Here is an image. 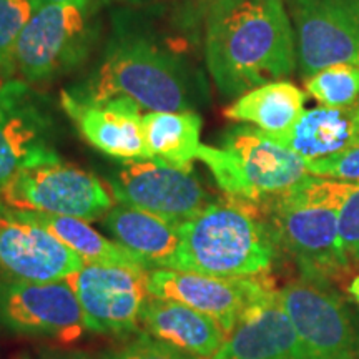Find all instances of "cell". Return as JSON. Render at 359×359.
I'll list each match as a JSON object with an SVG mask.
<instances>
[{
  "label": "cell",
  "mask_w": 359,
  "mask_h": 359,
  "mask_svg": "<svg viewBox=\"0 0 359 359\" xmlns=\"http://www.w3.org/2000/svg\"><path fill=\"white\" fill-rule=\"evenodd\" d=\"M205 55L226 98L288 77L298 53L283 0H218L206 13Z\"/></svg>",
  "instance_id": "cell-1"
},
{
  "label": "cell",
  "mask_w": 359,
  "mask_h": 359,
  "mask_svg": "<svg viewBox=\"0 0 359 359\" xmlns=\"http://www.w3.org/2000/svg\"><path fill=\"white\" fill-rule=\"evenodd\" d=\"M358 183L308 175L290 190L259 201L276 248L294 259L302 278L331 283L351 266L339 231V210Z\"/></svg>",
  "instance_id": "cell-2"
},
{
  "label": "cell",
  "mask_w": 359,
  "mask_h": 359,
  "mask_svg": "<svg viewBox=\"0 0 359 359\" xmlns=\"http://www.w3.org/2000/svg\"><path fill=\"white\" fill-rule=\"evenodd\" d=\"M180 233L182 243L167 269L212 276H262L275 259V240L258 218L257 203L251 201H213L180 224Z\"/></svg>",
  "instance_id": "cell-3"
},
{
  "label": "cell",
  "mask_w": 359,
  "mask_h": 359,
  "mask_svg": "<svg viewBox=\"0 0 359 359\" xmlns=\"http://www.w3.org/2000/svg\"><path fill=\"white\" fill-rule=\"evenodd\" d=\"M69 93L82 100L127 97L150 111H183L195 105L196 88L182 58L130 34L111 40L95 72Z\"/></svg>",
  "instance_id": "cell-4"
},
{
  "label": "cell",
  "mask_w": 359,
  "mask_h": 359,
  "mask_svg": "<svg viewBox=\"0 0 359 359\" xmlns=\"http://www.w3.org/2000/svg\"><path fill=\"white\" fill-rule=\"evenodd\" d=\"M196 158L230 198L251 203L290 190L309 175L302 156L253 127L231 128L223 148L201 145Z\"/></svg>",
  "instance_id": "cell-5"
},
{
  "label": "cell",
  "mask_w": 359,
  "mask_h": 359,
  "mask_svg": "<svg viewBox=\"0 0 359 359\" xmlns=\"http://www.w3.org/2000/svg\"><path fill=\"white\" fill-rule=\"evenodd\" d=\"M98 34L95 0L42 4L22 30L15 70L25 82H48L83 64Z\"/></svg>",
  "instance_id": "cell-6"
},
{
  "label": "cell",
  "mask_w": 359,
  "mask_h": 359,
  "mask_svg": "<svg viewBox=\"0 0 359 359\" xmlns=\"http://www.w3.org/2000/svg\"><path fill=\"white\" fill-rule=\"evenodd\" d=\"M306 359H359V325L331 283L299 278L278 291Z\"/></svg>",
  "instance_id": "cell-7"
},
{
  "label": "cell",
  "mask_w": 359,
  "mask_h": 359,
  "mask_svg": "<svg viewBox=\"0 0 359 359\" xmlns=\"http://www.w3.org/2000/svg\"><path fill=\"white\" fill-rule=\"evenodd\" d=\"M4 205L25 212L95 222L114 208V196L95 175L62 160L20 170L0 191Z\"/></svg>",
  "instance_id": "cell-8"
},
{
  "label": "cell",
  "mask_w": 359,
  "mask_h": 359,
  "mask_svg": "<svg viewBox=\"0 0 359 359\" xmlns=\"http://www.w3.org/2000/svg\"><path fill=\"white\" fill-rule=\"evenodd\" d=\"M148 271L111 263H85L70 281L83 313L85 327L98 334L138 330L148 298Z\"/></svg>",
  "instance_id": "cell-9"
},
{
  "label": "cell",
  "mask_w": 359,
  "mask_h": 359,
  "mask_svg": "<svg viewBox=\"0 0 359 359\" xmlns=\"http://www.w3.org/2000/svg\"><path fill=\"white\" fill-rule=\"evenodd\" d=\"M150 296L175 299L217 320L230 334L255 304L276 293L271 281L259 276H212L156 268L147 275Z\"/></svg>",
  "instance_id": "cell-10"
},
{
  "label": "cell",
  "mask_w": 359,
  "mask_h": 359,
  "mask_svg": "<svg viewBox=\"0 0 359 359\" xmlns=\"http://www.w3.org/2000/svg\"><path fill=\"white\" fill-rule=\"evenodd\" d=\"M0 330L74 343L87 327L69 280L0 281Z\"/></svg>",
  "instance_id": "cell-11"
},
{
  "label": "cell",
  "mask_w": 359,
  "mask_h": 359,
  "mask_svg": "<svg viewBox=\"0 0 359 359\" xmlns=\"http://www.w3.org/2000/svg\"><path fill=\"white\" fill-rule=\"evenodd\" d=\"M304 79L331 65L359 67V0H290Z\"/></svg>",
  "instance_id": "cell-12"
},
{
  "label": "cell",
  "mask_w": 359,
  "mask_h": 359,
  "mask_svg": "<svg viewBox=\"0 0 359 359\" xmlns=\"http://www.w3.org/2000/svg\"><path fill=\"white\" fill-rule=\"evenodd\" d=\"M85 263L24 210L0 201V281H60Z\"/></svg>",
  "instance_id": "cell-13"
},
{
  "label": "cell",
  "mask_w": 359,
  "mask_h": 359,
  "mask_svg": "<svg viewBox=\"0 0 359 359\" xmlns=\"http://www.w3.org/2000/svg\"><path fill=\"white\" fill-rule=\"evenodd\" d=\"M110 187L118 203L175 224H183L213 203L191 172L173 168L156 158L125 161L110 180Z\"/></svg>",
  "instance_id": "cell-14"
},
{
  "label": "cell",
  "mask_w": 359,
  "mask_h": 359,
  "mask_svg": "<svg viewBox=\"0 0 359 359\" xmlns=\"http://www.w3.org/2000/svg\"><path fill=\"white\" fill-rule=\"evenodd\" d=\"M60 160L50 145V122L25 83L0 85V191L20 170Z\"/></svg>",
  "instance_id": "cell-15"
},
{
  "label": "cell",
  "mask_w": 359,
  "mask_h": 359,
  "mask_svg": "<svg viewBox=\"0 0 359 359\" xmlns=\"http://www.w3.org/2000/svg\"><path fill=\"white\" fill-rule=\"evenodd\" d=\"M62 107L90 145L122 161L151 160L143 135L142 107L127 97L82 100L62 92Z\"/></svg>",
  "instance_id": "cell-16"
},
{
  "label": "cell",
  "mask_w": 359,
  "mask_h": 359,
  "mask_svg": "<svg viewBox=\"0 0 359 359\" xmlns=\"http://www.w3.org/2000/svg\"><path fill=\"white\" fill-rule=\"evenodd\" d=\"M212 359H306L278 291L245 313Z\"/></svg>",
  "instance_id": "cell-17"
},
{
  "label": "cell",
  "mask_w": 359,
  "mask_h": 359,
  "mask_svg": "<svg viewBox=\"0 0 359 359\" xmlns=\"http://www.w3.org/2000/svg\"><path fill=\"white\" fill-rule=\"evenodd\" d=\"M140 325L148 334L198 359H212L226 341L222 325L187 304L148 294Z\"/></svg>",
  "instance_id": "cell-18"
},
{
  "label": "cell",
  "mask_w": 359,
  "mask_h": 359,
  "mask_svg": "<svg viewBox=\"0 0 359 359\" xmlns=\"http://www.w3.org/2000/svg\"><path fill=\"white\" fill-rule=\"evenodd\" d=\"M264 135L306 163L330 158L359 145V103L306 110L288 132Z\"/></svg>",
  "instance_id": "cell-19"
},
{
  "label": "cell",
  "mask_w": 359,
  "mask_h": 359,
  "mask_svg": "<svg viewBox=\"0 0 359 359\" xmlns=\"http://www.w3.org/2000/svg\"><path fill=\"white\" fill-rule=\"evenodd\" d=\"M103 226L148 271L167 268L182 243L180 224L122 203L105 215Z\"/></svg>",
  "instance_id": "cell-20"
},
{
  "label": "cell",
  "mask_w": 359,
  "mask_h": 359,
  "mask_svg": "<svg viewBox=\"0 0 359 359\" xmlns=\"http://www.w3.org/2000/svg\"><path fill=\"white\" fill-rule=\"evenodd\" d=\"M306 93L291 82L278 80L250 90L224 110L226 118L253 123L264 133H285L304 114Z\"/></svg>",
  "instance_id": "cell-21"
},
{
  "label": "cell",
  "mask_w": 359,
  "mask_h": 359,
  "mask_svg": "<svg viewBox=\"0 0 359 359\" xmlns=\"http://www.w3.org/2000/svg\"><path fill=\"white\" fill-rule=\"evenodd\" d=\"M201 116L193 110L143 115V135L151 156L185 172H193V160L201 147Z\"/></svg>",
  "instance_id": "cell-22"
},
{
  "label": "cell",
  "mask_w": 359,
  "mask_h": 359,
  "mask_svg": "<svg viewBox=\"0 0 359 359\" xmlns=\"http://www.w3.org/2000/svg\"><path fill=\"white\" fill-rule=\"evenodd\" d=\"M27 215L42 224L43 228H47L53 236L58 238L65 246H69L72 251H75L87 263H111L143 268V264L130 251L115 241L102 236L95 228L90 226V222L74 217H64V215L40 212H27Z\"/></svg>",
  "instance_id": "cell-23"
},
{
  "label": "cell",
  "mask_w": 359,
  "mask_h": 359,
  "mask_svg": "<svg viewBox=\"0 0 359 359\" xmlns=\"http://www.w3.org/2000/svg\"><path fill=\"white\" fill-rule=\"evenodd\" d=\"M306 92L321 107H351L359 103V67L331 65L306 79Z\"/></svg>",
  "instance_id": "cell-24"
},
{
  "label": "cell",
  "mask_w": 359,
  "mask_h": 359,
  "mask_svg": "<svg viewBox=\"0 0 359 359\" xmlns=\"http://www.w3.org/2000/svg\"><path fill=\"white\" fill-rule=\"evenodd\" d=\"M40 6V0H0V74L6 77L15 70L17 42Z\"/></svg>",
  "instance_id": "cell-25"
},
{
  "label": "cell",
  "mask_w": 359,
  "mask_h": 359,
  "mask_svg": "<svg viewBox=\"0 0 359 359\" xmlns=\"http://www.w3.org/2000/svg\"><path fill=\"white\" fill-rule=\"evenodd\" d=\"M306 167L314 177L359 183V145L330 158L309 161Z\"/></svg>",
  "instance_id": "cell-26"
},
{
  "label": "cell",
  "mask_w": 359,
  "mask_h": 359,
  "mask_svg": "<svg viewBox=\"0 0 359 359\" xmlns=\"http://www.w3.org/2000/svg\"><path fill=\"white\" fill-rule=\"evenodd\" d=\"M110 359H198L148 333L138 336L128 346L116 351Z\"/></svg>",
  "instance_id": "cell-27"
},
{
  "label": "cell",
  "mask_w": 359,
  "mask_h": 359,
  "mask_svg": "<svg viewBox=\"0 0 359 359\" xmlns=\"http://www.w3.org/2000/svg\"><path fill=\"white\" fill-rule=\"evenodd\" d=\"M339 231L351 262L359 263V183L341 206Z\"/></svg>",
  "instance_id": "cell-28"
},
{
  "label": "cell",
  "mask_w": 359,
  "mask_h": 359,
  "mask_svg": "<svg viewBox=\"0 0 359 359\" xmlns=\"http://www.w3.org/2000/svg\"><path fill=\"white\" fill-rule=\"evenodd\" d=\"M180 2H182V12H187L190 17H195L196 13L201 12H205L206 15L218 0H180Z\"/></svg>",
  "instance_id": "cell-29"
},
{
  "label": "cell",
  "mask_w": 359,
  "mask_h": 359,
  "mask_svg": "<svg viewBox=\"0 0 359 359\" xmlns=\"http://www.w3.org/2000/svg\"><path fill=\"white\" fill-rule=\"evenodd\" d=\"M40 359H92L82 351H50L42 354Z\"/></svg>",
  "instance_id": "cell-30"
},
{
  "label": "cell",
  "mask_w": 359,
  "mask_h": 359,
  "mask_svg": "<svg viewBox=\"0 0 359 359\" xmlns=\"http://www.w3.org/2000/svg\"><path fill=\"white\" fill-rule=\"evenodd\" d=\"M348 290H349V294H351V298L359 306V275L351 281V285H349Z\"/></svg>",
  "instance_id": "cell-31"
},
{
  "label": "cell",
  "mask_w": 359,
  "mask_h": 359,
  "mask_svg": "<svg viewBox=\"0 0 359 359\" xmlns=\"http://www.w3.org/2000/svg\"><path fill=\"white\" fill-rule=\"evenodd\" d=\"M107 4H127V6H143V4L155 2V0H103Z\"/></svg>",
  "instance_id": "cell-32"
},
{
  "label": "cell",
  "mask_w": 359,
  "mask_h": 359,
  "mask_svg": "<svg viewBox=\"0 0 359 359\" xmlns=\"http://www.w3.org/2000/svg\"><path fill=\"white\" fill-rule=\"evenodd\" d=\"M42 4H50V2H69V0H40Z\"/></svg>",
  "instance_id": "cell-33"
},
{
  "label": "cell",
  "mask_w": 359,
  "mask_h": 359,
  "mask_svg": "<svg viewBox=\"0 0 359 359\" xmlns=\"http://www.w3.org/2000/svg\"><path fill=\"white\" fill-rule=\"evenodd\" d=\"M15 359H29V358H15Z\"/></svg>",
  "instance_id": "cell-34"
}]
</instances>
